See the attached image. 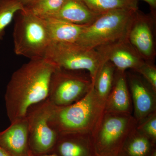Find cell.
Returning a JSON list of instances; mask_svg holds the SVG:
<instances>
[{
    "mask_svg": "<svg viewBox=\"0 0 156 156\" xmlns=\"http://www.w3.org/2000/svg\"><path fill=\"white\" fill-rule=\"evenodd\" d=\"M57 66L45 58L30 59L15 71L5 98L11 123L26 116L32 107L48 98L50 80Z\"/></svg>",
    "mask_w": 156,
    "mask_h": 156,
    "instance_id": "obj_1",
    "label": "cell"
},
{
    "mask_svg": "<svg viewBox=\"0 0 156 156\" xmlns=\"http://www.w3.org/2000/svg\"><path fill=\"white\" fill-rule=\"evenodd\" d=\"M105 101L98 95L92 83L89 92L76 102L66 106L53 105L49 125L58 136L83 134L95 124Z\"/></svg>",
    "mask_w": 156,
    "mask_h": 156,
    "instance_id": "obj_2",
    "label": "cell"
},
{
    "mask_svg": "<svg viewBox=\"0 0 156 156\" xmlns=\"http://www.w3.org/2000/svg\"><path fill=\"white\" fill-rule=\"evenodd\" d=\"M138 9L116 10L99 15L87 26L75 44L84 49L92 50L128 39L131 22Z\"/></svg>",
    "mask_w": 156,
    "mask_h": 156,
    "instance_id": "obj_3",
    "label": "cell"
},
{
    "mask_svg": "<svg viewBox=\"0 0 156 156\" xmlns=\"http://www.w3.org/2000/svg\"><path fill=\"white\" fill-rule=\"evenodd\" d=\"M19 12L13 31L14 53L30 59L44 58L51 43L44 20L25 8Z\"/></svg>",
    "mask_w": 156,
    "mask_h": 156,
    "instance_id": "obj_4",
    "label": "cell"
},
{
    "mask_svg": "<svg viewBox=\"0 0 156 156\" xmlns=\"http://www.w3.org/2000/svg\"><path fill=\"white\" fill-rule=\"evenodd\" d=\"M44 58L62 69L87 70L93 83L101 68L107 62L98 49L86 50L75 43L51 42Z\"/></svg>",
    "mask_w": 156,
    "mask_h": 156,
    "instance_id": "obj_5",
    "label": "cell"
},
{
    "mask_svg": "<svg viewBox=\"0 0 156 156\" xmlns=\"http://www.w3.org/2000/svg\"><path fill=\"white\" fill-rule=\"evenodd\" d=\"M92 86L91 80L77 71L57 67L51 77L48 99L54 106H67L83 97Z\"/></svg>",
    "mask_w": 156,
    "mask_h": 156,
    "instance_id": "obj_6",
    "label": "cell"
},
{
    "mask_svg": "<svg viewBox=\"0 0 156 156\" xmlns=\"http://www.w3.org/2000/svg\"><path fill=\"white\" fill-rule=\"evenodd\" d=\"M53 107L47 98L31 107L27 114L29 145L35 153L48 152L57 142L58 134L49 123Z\"/></svg>",
    "mask_w": 156,
    "mask_h": 156,
    "instance_id": "obj_7",
    "label": "cell"
},
{
    "mask_svg": "<svg viewBox=\"0 0 156 156\" xmlns=\"http://www.w3.org/2000/svg\"><path fill=\"white\" fill-rule=\"evenodd\" d=\"M156 14H145L136 10L128 34V40L146 62H152L156 56L154 23Z\"/></svg>",
    "mask_w": 156,
    "mask_h": 156,
    "instance_id": "obj_8",
    "label": "cell"
},
{
    "mask_svg": "<svg viewBox=\"0 0 156 156\" xmlns=\"http://www.w3.org/2000/svg\"><path fill=\"white\" fill-rule=\"evenodd\" d=\"M107 61L110 62L119 73H124L128 69L137 70L145 62L128 41L124 39L98 48Z\"/></svg>",
    "mask_w": 156,
    "mask_h": 156,
    "instance_id": "obj_9",
    "label": "cell"
},
{
    "mask_svg": "<svg viewBox=\"0 0 156 156\" xmlns=\"http://www.w3.org/2000/svg\"><path fill=\"white\" fill-rule=\"evenodd\" d=\"M0 146L11 156H28V123L26 117L11 123L0 132Z\"/></svg>",
    "mask_w": 156,
    "mask_h": 156,
    "instance_id": "obj_10",
    "label": "cell"
},
{
    "mask_svg": "<svg viewBox=\"0 0 156 156\" xmlns=\"http://www.w3.org/2000/svg\"><path fill=\"white\" fill-rule=\"evenodd\" d=\"M129 84L136 118L142 119L153 111L155 107L154 94L140 78L132 76Z\"/></svg>",
    "mask_w": 156,
    "mask_h": 156,
    "instance_id": "obj_11",
    "label": "cell"
},
{
    "mask_svg": "<svg viewBox=\"0 0 156 156\" xmlns=\"http://www.w3.org/2000/svg\"><path fill=\"white\" fill-rule=\"evenodd\" d=\"M128 123V118L123 116L111 115L105 118L98 134L99 147L107 150L116 144L127 131Z\"/></svg>",
    "mask_w": 156,
    "mask_h": 156,
    "instance_id": "obj_12",
    "label": "cell"
},
{
    "mask_svg": "<svg viewBox=\"0 0 156 156\" xmlns=\"http://www.w3.org/2000/svg\"><path fill=\"white\" fill-rule=\"evenodd\" d=\"M99 15L88 9L80 0H66L58 13L52 17L76 25L89 26Z\"/></svg>",
    "mask_w": 156,
    "mask_h": 156,
    "instance_id": "obj_13",
    "label": "cell"
},
{
    "mask_svg": "<svg viewBox=\"0 0 156 156\" xmlns=\"http://www.w3.org/2000/svg\"><path fill=\"white\" fill-rule=\"evenodd\" d=\"M44 20L51 42L54 43H76L87 26L73 24L54 17Z\"/></svg>",
    "mask_w": 156,
    "mask_h": 156,
    "instance_id": "obj_14",
    "label": "cell"
},
{
    "mask_svg": "<svg viewBox=\"0 0 156 156\" xmlns=\"http://www.w3.org/2000/svg\"><path fill=\"white\" fill-rule=\"evenodd\" d=\"M109 109L116 113L127 114L130 109L129 92L124 73H119L111 94L108 96Z\"/></svg>",
    "mask_w": 156,
    "mask_h": 156,
    "instance_id": "obj_15",
    "label": "cell"
},
{
    "mask_svg": "<svg viewBox=\"0 0 156 156\" xmlns=\"http://www.w3.org/2000/svg\"><path fill=\"white\" fill-rule=\"evenodd\" d=\"M95 14L101 15L116 10L138 9L136 0H80Z\"/></svg>",
    "mask_w": 156,
    "mask_h": 156,
    "instance_id": "obj_16",
    "label": "cell"
},
{
    "mask_svg": "<svg viewBox=\"0 0 156 156\" xmlns=\"http://www.w3.org/2000/svg\"><path fill=\"white\" fill-rule=\"evenodd\" d=\"M115 69L110 62L107 61L102 66L94 82V87L98 95L105 101L111 91L114 73Z\"/></svg>",
    "mask_w": 156,
    "mask_h": 156,
    "instance_id": "obj_17",
    "label": "cell"
},
{
    "mask_svg": "<svg viewBox=\"0 0 156 156\" xmlns=\"http://www.w3.org/2000/svg\"><path fill=\"white\" fill-rule=\"evenodd\" d=\"M24 9L19 0H0V42L15 14Z\"/></svg>",
    "mask_w": 156,
    "mask_h": 156,
    "instance_id": "obj_18",
    "label": "cell"
},
{
    "mask_svg": "<svg viewBox=\"0 0 156 156\" xmlns=\"http://www.w3.org/2000/svg\"><path fill=\"white\" fill-rule=\"evenodd\" d=\"M66 0H37L25 9L37 17L46 19L58 13Z\"/></svg>",
    "mask_w": 156,
    "mask_h": 156,
    "instance_id": "obj_19",
    "label": "cell"
},
{
    "mask_svg": "<svg viewBox=\"0 0 156 156\" xmlns=\"http://www.w3.org/2000/svg\"><path fill=\"white\" fill-rule=\"evenodd\" d=\"M150 142L147 136L143 135L134 136L127 147V151L129 156H146L150 149Z\"/></svg>",
    "mask_w": 156,
    "mask_h": 156,
    "instance_id": "obj_20",
    "label": "cell"
},
{
    "mask_svg": "<svg viewBox=\"0 0 156 156\" xmlns=\"http://www.w3.org/2000/svg\"><path fill=\"white\" fill-rule=\"evenodd\" d=\"M58 151L61 156H88V149L77 141L65 140L58 146Z\"/></svg>",
    "mask_w": 156,
    "mask_h": 156,
    "instance_id": "obj_21",
    "label": "cell"
},
{
    "mask_svg": "<svg viewBox=\"0 0 156 156\" xmlns=\"http://www.w3.org/2000/svg\"><path fill=\"white\" fill-rule=\"evenodd\" d=\"M144 77L155 92L156 90V68L152 62H144L136 70Z\"/></svg>",
    "mask_w": 156,
    "mask_h": 156,
    "instance_id": "obj_22",
    "label": "cell"
},
{
    "mask_svg": "<svg viewBox=\"0 0 156 156\" xmlns=\"http://www.w3.org/2000/svg\"><path fill=\"white\" fill-rule=\"evenodd\" d=\"M141 129L147 136L155 140L156 138V117L154 115L144 123Z\"/></svg>",
    "mask_w": 156,
    "mask_h": 156,
    "instance_id": "obj_23",
    "label": "cell"
},
{
    "mask_svg": "<svg viewBox=\"0 0 156 156\" xmlns=\"http://www.w3.org/2000/svg\"><path fill=\"white\" fill-rule=\"evenodd\" d=\"M142 1H144L149 5L151 10V13L156 14V0H142Z\"/></svg>",
    "mask_w": 156,
    "mask_h": 156,
    "instance_id": "obj_24",
    "label": "cell"
},
{
    "mask_svg": "<svg viewBox=\"0 0 156 156\" xmlns=\"http://www.w3.org/2000/svg\"><path fill=\"white\" fill-rule=\"evenodd\" d=\"M37 1V0H19L20 2L24 8L30 5Z\"/></svg>",
    "mask_w": 156,
    "mask_h": 156,
    "instance_id": "obj_25",
    "label": "cell"
},
{
    "mask_svg": "<svg viewBox=\"0 0 156 156\" xmlns=\"http://www.w3.org/2000/svg\"><path fill=\"white\" fill-rule=\"evenodd\" d=\"M0 156H11L0 146Z\"/></svg>",
    "mask_w": 156,
    "mask_h": 156,
    "instance_id": "obj_26",
    "label": "cell"
},
{
    "mask_svg": "<svg viewBox=\"0 0 156 156\" xmlns=\"http://www.w3.org/2000/svg\"><path fill=\"white\" fill-rule=\"evenodd\" d=\"M41 156H58L55 154H45Z\"/></svg>",
    "mask_w": 156,
    "mask_h": 156,
    "instance_id": "obj_27",
    "label": "cell"
},
{
    "mask_svg": "<svg viewBox=\"0 0 156 156\" xmlns=\"http://www.w3.org/2000/svg\"><path fill=\"white\" fill-rule=\"evenodd\" d=\"M151 156H156V152H154L153 153V154H152L151 155Z\"/></svg>",
    "mask_w": 156,
    "mask_h": 156,
    "instance_id": "obj_28",
    "label": "cell"
},
{
    "mask_svg": "<svg viewBox=\"0 0 156 156\" xmlns=\"http://www.w3.org/2000/svg\"><path fill=\"white\" fill-rule=\"evenodd\" d=\"M116 156L114 155H112V154H107V155H104V156Z\"/></svg>",
    "mask_w": 156,
    "mask_h": 156,
    "instance_id": "obj_29",
    "label": "cell"
},
{
    "mask_svg": "<svg viewBox=\"0 0 156 156\" xmlns=\"http://www.w3.org/2000/svg\"><path fill=\"white\" fill-rule=\"evenodd\" d=\"M28 156H34L31 153H30V154Z\"/></svg>",
    "mask_w": 156,
    "mask_h": 156,
    "instance_id": "obj_30",
    "label": "cell"
}]
</instances>
